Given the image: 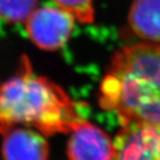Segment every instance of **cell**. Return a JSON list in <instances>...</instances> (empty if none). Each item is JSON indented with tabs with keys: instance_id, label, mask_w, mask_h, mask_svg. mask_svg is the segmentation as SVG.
I'll use <instances>...</instances> for the list:
<instances>
[{
	"instance_id": "1",
	"label": "cell",
	"mask_w": 160,
	"mask_h": 160,
	"mask_svg": "<svg viewBox=\"0 0 160 160\" xmlns=\"http://www.w3.org/2000/svg\"><path fill=\"white\" fill-rule=\"evenodd\" d=\"M100 106L121 124H160V44L128 45L114 54L100 85Z\"/></svg>"
},
{
	"instance_id": "2",
	"label": "cell",
	"mask_w": 160,
	"mask_h": 160,
	"mask_svg": "<svg viewBox=\"0 0 160 160\" xmlns=\"http://www.w3.org/2000/svg\"><path fill=\"white\" fill-rule=\"evenodd\" d=\"M18 73L1 86L0 133L27 125L43 135L71 132L84 121L65 91L22 60Z\"/></svg>"
},
{
	"instance_id": "3",
	"label": "cell",
	"mask_w": 160,
	"mask_h": 160,
	"mask_svg": "<svg viewBox=\"0 0 160 160\" xmlns=\"http://www.w3.org/2000/svg\"><path fill=\"white\" fill-rule=\"evenodd\" d=\"M75 18L66 10L53 5L37 7L25 21L30 40L43 50H56L70 39Z\"/></svg>"
},
{
	"instance_id": "4",
	"label": "cell",
	"mask_w": 160,
	"mask_h": 160,
	"mask_svg": "<svg viewBox=\"0 0 160 160\" xmlns=\"http://www.w3.org/2000/svg\"><path fill=\"white\" fill-rule=\"evenodd\" d=\"M113 143L112 160H160V124L123 125Z\"/></svg>"
},
{
	"instance_id": "5",
	"label": "cell",
	"mask_w": 160,
	"mask_h": 160,
	"mask_svg": "<svg viewBox=\"0 0 160 160\" xmlns=\"http://www.w3.org/2000/svg\"><path fill=\"white\" fill-rule=\"evenodd\" d=\"M71 132L67 150L70 160L113 159L114 143L99 128L84 120Z\"/></svg>"
},
{
	"instance_id": "6",
	"label": "cell",
	"mask_w": 160,
	"mask_h": 160,
	"mask_svg": "<svg viewBox=\"0 0 160 160\" xmlns=\"http://www.w3.org/2000/svg\"><path fill=\"white\" fill-rule=\"evenodd\" d=\"M3 135L5 160H48V146L39 130L16 127Z\"/></svg>"
},
{
	"instance_id": "7",
	"label": "cell",
	"mask_w": 160,
	"mask_h": 160,
	"mask_svg": "<svg viewBox=\"0 0 160 160\" xmlns=\"http://www.w3.org/2000/svg\"><path fill=\"white\" fill-rule=\"evenodd\" d=\"M128 22L139 37L160 42V0H134Z\"/></svg>"
},
{
	"instance_id": "8",
	"label": "cell",
	"mask_w": 160,
	"mask_h": 160,
	"mask_svg": "<svg viewBox=\"0 0 160 160\" xmlns=\"http://www.w3.org/2000/svg\"><path fill=\"white\" fill-rule=\"evenodd\" d=\"M38 7V0H0V18L10 23L25 22Z\"/></svg>"
},
{
	"instance_id": "9",
	"label": "cell",
	"mask_w": 160,
	"mask_h": 160,
	"mask_svg": "<svg viewBox=\"0 0 160 160\" xmlns=\"http://www.w3.org/2000/svg\"><path fill=\"white\" fill-rule=\"evenodd\" d=\"M58 7L72 14L81 23H92L95 18L94 0H52Z\"/></svg>"
},
{
	"instance_id": "10",
	"label": "cell",
	"mask_w": 160,
	"mask_h": 160,
	"mask_svg": "<svg viewBox=\"0 0 160 160\" xmlns=\"http://www.w3.org/2000/svg\"><path fill=\"white\" fill-rule=\"evenodd\" d=\"M0 91H1V86H0Z\"/></svg>"
}]
</instances>
